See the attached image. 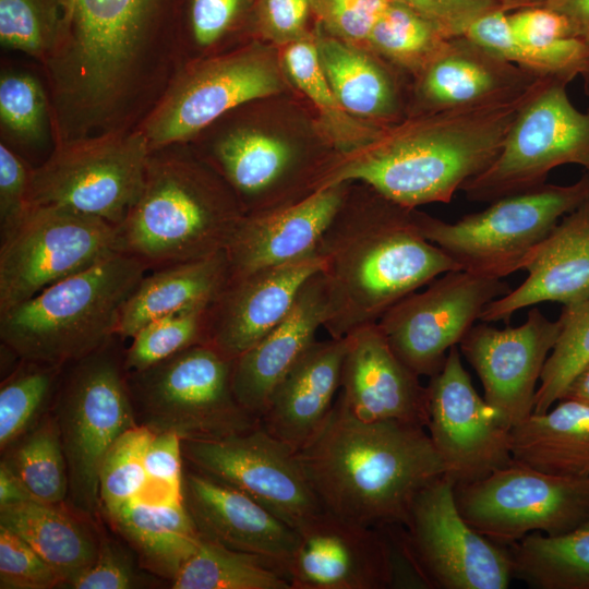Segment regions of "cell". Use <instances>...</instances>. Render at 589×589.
I'll return each mask as SVG.
<instances>
[{"instance_id":"cell-1","label":"cell","mask_w":589,"mask_h":589,"mask_svg":"<svg viewBox=\"0 0 589 589\" xmlns=\"http://www.w3.org/2000/svg\"><path fill=\"white\" fill-rule=\"evenodd\" d=\"M57 45L40 65L52 108L91 125L145 117L183 65L175 0H59Z\"/></svg>"},{"instance_id":"cell-2","label":"cell","mask_w":589,"mask_h":589,"mask_svg":"<svg viewBox=\"0 0 589 589\" xmlns=\"http://www.w3.org/2000/svg\"><path fill=\"white\" fill-rule=\"evenodd\" d=\"M414 211L370 187L357 205L346 195L315 248L323 260L321 275L328 300L323 328L329 337L344 338L377 323L407 294L460 269L421 235Z\"/></svg>"},{"instance_id":"cell-3","label":"cell","mask_w":589,"mask_h":589,"mask_svg":"<svg viewBox=\"0 0 589 589\" xmlns=\"http://www.w3.org/2000/svg\"><path fill=\"white\" fill-rule=\"evenodd\" d=\"M297 454L323 509L370 528L406 526L418 495L446 472L425 428L362 421L336 402Z\"/></svg>"},{"instance_id":"cell-4","label":"cell","mask_w":589,"mask_h":589,"mask_svg":"<svg viewBox=\"0 0 589 589\" xmlns=\"http://www.w3.org/2000/svg\"><path fill=\"white\" fill-rule=\"evenodd\" d=\"M540 80L515 99L418 116L386 131L376 142L340 159L325 187L361 182L409 208L449 203L496 158Z\"/></svg>"},{"instance_id":"cell-5","label":"cell","mask_w":589,"mask_h":589,"mask_svg":"<svg viewBox=\"0 0 589 589\" xmlns=\"http://www.w3.org/2000/svg\"><path fill=\"white\" fill-rule=\"evenodd\" d=\"M185 146L151 151L142 192L117 227L119 252L149 271L226 250L245 217L223 177L192 159Z\"/></svg>"},{"instance_id":"cell-6","label":"cell","mask_w":589,"mask_h":589,"mask_svg":"<svg viewBox=\"0 0 589 589\" xmlns=\"http://www.w3.org/2000/svg\"><path fill=\"white\" fill-rule=\"evenodd\" d=\"M148 271L116 252L0 313L1 341L25 361H79L117 336L122 310Z\"/></svg>"},{"instance_id":"cell-7","label":"cell","mask_w":589,"mask_h":589,"mask_svg":"<svg viewBox=\"0 0 589 589\" xmlns=\"http://www.w3.org/2000/svg\"><path fill=\"white\" fill-rule=\"evenodd\" d=\"M589 197V172L568 185L545 183L491 202L478 213L448 223L414 211L421 235L460 269L503 279L522 269L529 254L557 223Z\"/></svg>"},{"instance_id":"cell-8","label":"cell","mask_w":589,"mask_h":589,"mask_svg":"<svg viewBox=\"0 0 589 589\" xmlns=\"http://www.w3.org/2000/svg\"><path fill=\"white\" fill-rule=\"evenodd\" d=\"M233 361L199 344L128 373L141 425L154 433L173 432L181 440L219 438L259 426L260 418L233 393Z\"/></svg>"},{"instance_id":"cell-9","label":"cell","mask_w":589,"mask_h":589,"mask_svg":"<svg viewBox=\"0 0 589 589\" xmlns=\"http://www.w3.org/2000/svg\"><path fill=\"white\" fill-rule=\"evenodd\" d=\"M117 339L72 363L56 406L70 498L76 509L88 515L100 503L99 471L107 452L137 425L124 353L118 352Z\"/></svg>"},{"instance_id":"cell-10","label":"cell","mask_w":589,"mask_h":589,"mask_svg":"<svg viewBox=\"0 0 589 589\" xmlns=\"http://www.w3.org/2000/svg\"><path fill=\"white\" fill-rule=\"evenodd\" d=\"M149 153L139 129L58 143L32 168L28 204L68 208L117 228L142 192Z\"/></svg>"},{"instance_id":"cell-11","label":"cell","mask_w":589,"mask_h":589,"mask_svg":"<svg viewBox=\"0 0 589 589\" xmlns=\"http://www.w3.org/2000/svg\"><path fill=\"white\" fill-rule=\"evenodd\" d=\"M572 81L543 76L519 110L496 158L460 190L468 200L493 202L545 184L562 165L589 172V108L578 110L567 93Z\"/></svg>"},{"instance_id":"cell-12","label":"cell","mask_w":589,"mask_h":589,"mask_svg":"<svg viewBox=\"0 0 589 589\" xmlns=\"http://www.w3.org/2000/svg\"><path fill=\"white\" fill-rule=\"evenodd\" d=\"M454 493L464 519L504 545L534 531L555 537L589 522V476H560L514 461L454 486Z\"/></svg>"},{"instance_id":"cell-13","label":"cell","mask_w":589,"mask_h":589,"mask_svg":"<svg viewBox=\"0 0 589 589\" xmlns=\"http://www.w3.org/2000/svg\"><path fill=\"white\" fill-rule=\"evenodd\" d=\"M119 252L117 228L68 208L31 205L0 244V313Z\"/></svg>"},{"instance_id":"cell-14","label":"cell","mask_w":589,"mask_h":589,"mask_svg":"<svg viewBox=\"0 0 589 589\" xmlns=\"http://www.w3.org/2000/svg\"><path fill=\"white\" fill-rule=\"evenodd\" d=\"M280 88L277 68L254 49L187 63L136 129L151 151L190 143L223 116Z\"/></svg>"},{"instance_id":"cell-15","label":"cell","mask_w":589,"mask_h":589,"mask_svg":"<svg viewBox=\"0 0 589 589\" xmlns=\"http://www.w3.org/2000/svg\"><path fill=\"white\" fill-rule=\"evenodd\" d=\"M510 290L502 279L450 271L428 284L425 290L400 299L376 324L410 370L432 377L484 308Z\"/></svg>"},{"instance_id":"cell-16","label":"cell","mask_w":589,"mask_h":589,"mask_svg":"<svg viewBox=\"0 0 589 589\" xmlns=\"http://www.w3.org/2000/svg\"><path fill=\"white\" fill-rule=\"evenodd\" d=\"M454 486L444 476L425 488L406 525L428 589H506L514 578L509 548L481 534L464 519Z\"/></svg>"},{"instance_id":"cell-17","label":"cell","mask_w":589,"mask_h":589,"mask_svg":"<svg viewBox=\"0 0 589 589\" xmlns=\"http://www.w3.org/2000/svg\"><path fill=\"white\" fill-rule=\"evenodd\" d=\"M183 459L248 494L293 527L324 512L297 452L262 425L219 438L182 440Z\"/></svg>"},{"instance_id":"cell-18","label":"cell","mask_w":589,"mask_h":589,"mask_svg":"<svg viewBox=\"0 0 589 589\" xmlns=\"http://www.w3.org/2000/svg\"><path fill=\"white\" fill-rule=\"evenodd\" d=\"M429 435L454 485L484 479L514 462L509 430L479 396L454 346L430 377Z\"/></svg>"},{"instance_id":"cell-19","label":"cell","mask_w":589,"mask_h":589,"mask_svg":"<svg viewBox=\"0 0 589 589\" xmlns=\"http://www.w3.org/2000/svg\"><path fill=\"white\" fill-rule=\"evenodd\" d=\"M561 329L560 317L551 321L532 308L519 326L500 329L482 322L459 342L482 383L484 400L508 429L533 413L537 384Z\"/></svg>"},{"instance_id":"cell-20","label":"cell","mask_w":589,"mask_h":589,"mask_svg":"<svg viewBox=\"0 0 589 589\" xmlns=\"http://www.w3.org/2000/svg\"><path fill=\"white\" fill-rule=\"evenodd\" d=\"M287 565L291 589H390L386 542L377 528L327 512L297 528Z\"/></svg>"},{"instance_id":"cell-21","label":"cell","mask_w":589,"mask_h":589,"mask_svg":"<svg viewBox=\"0 0 589 589\" xmlns=\"http://www.w3.org/2000/svg\"><path fill=\"white\" fill-rule=\"evenodd\" d=\"M322 267L314 250L292 262L228 279L207 308L205 344L237 359L287 316L303 285Z\"/></svg>"},{"instance_id":"cell-22","label":"cell","mask_w":589,"mask_h":589,"mask_svg":"<svg viewBox=\"0 0 589 589\" xmlns=\"http://www.w3.org/2000/svg\"><path fill=\"white\" fill-rule=\"evenodd\" d=\"M336 404L362 421L395 420L420 425L429 423V390L393 351L377 324L346 336Z\"/></svg>"},{"instance_id":"cell-23","label":"cell","mask_w":589,"mask_h":589,"mask_svg":"<svg viewBox=\"0 0 589 589\" xmlns=\"http://www.w3.org/2000/svg\"><path fill=\"white\" fill-rule=\"evenodd\" d=\"M416 117L515 99L541 77L466 35L449 37L416 75Z\"/></svg>"},{"instance_id":"cell-24","label":"cell","mask_w":589,"mask_h":589,"mask_svg":"<svg viewBox=\"0 0 589 589\" xmlns=\"http://www.w3.org/2000/svg\"><path fill=\"white\" fill-rule=\"evenodd\" d=\"M182 495L201 537L263 556L286 570L297 530L261 503L196 470L183 476Z\"/></svg>"},{"instance_id":"cell-25","label":"cell","mask_w":589,"mask_h":589,"mask_svg":"<svg viewBox=\"0 0 589 589\" xmlns=\"http://www.w3.org/2000/svg\"><path fill=\"white\" fill-rule=\"evenodd\" d=\"M350 183L327 185L290 206L245 216L226 248L228 279L313 252L341 207Z\"/></svg>"},{"instance_id":"cell-26","label":"cell","mask_w":589,"mask_h":589,"mask_svg":"<svg viewBox=\"0 0 589 589\" xmlns=\"http://www.w3.org/2000/svg\"><path fill=\"white\" fill-rule=\"evenodd\" d=\"M527 278L507 294L490 302L479 321L509 318L542 302L574 305L589 298V197L565 215L529 254Z\"/></svg>"},{"instance_id":"cell-27","label":"cell","mask_w":589,"mask_h":589,"mask_svg":"<svg viewBox=\"0 0 589 589\" xmlns=\"http://www.w3.org/2000/svg\"><path fill=\"white\" fill-rule=\"evenodd\" d=\"M347 349V337L315 340L273 389L260 417L262 428L302 449L332 412Z\"/></svg>"},{"instance_id":"cell-28","label":"cell","mask_w":589,"mask_h":589,"mask_svg":"<svg viewBox=\"0 0 589 589\" xmlns=\"http://www.w3.org/2000/svg\"><path fill=\"white\" fill-rule=\"evenodd\" d=\"M327 316L328 300L320 271L303 285L287 316L235 359L232 388L248 411L262 416L273 389L314 344Z\"/></svg>"},{"instance_id":"cell-29","label":"cell","mask_w":589,"mask_h":589,"mask_svg":"<svg viewBox=\"0 0 589 589\" xmlns=\"http://www.w3.org/2000/svg\"><path fill=\"white\" fill-rule=\"evenodd\" d=\"M209 161L236 194L245 216H254L281 208L279 193L296 171L297 154L280 137L236 127L212 143Z\"/></svg>"},{"instance_id":"cell-30","label":"cell","mask_w":589,"mask_h":589,"mask_svg":"<svg viewBox=\"0 0 589 589\" xmlns=\"http://www.w3.org/2000/svg\"><path fill=\"white\" fill-rule=\"evenodd\" d=\"M228 276L226 250L154 269L142 278L125 303L117 336L131 339L154 320L208 306L225 287Z\"/></svg>"},{"instance_id":"cell-31","label":"cell","mask_w":589,"mask_h":589,"mask_svg":"<svg viewBox=\"0 0 589 589\" xmlns=\"http://www.w3.org/2000/svg\"><path fill=\"white\" fill-rule=\"evenodd\" d=\"M515 462L540 471L589 476V405L560 399L554 408L531 413L509 430Z\"/></svg>"},{"instance_id":"cell-32","label":"cell","mask_w":589,"mask_h":589,"mask_svg":"<svg viewBox=\"0 0 589 589\" xmlns=\"http://www.w3.org/2000/svg\"><path fill=\"white\" fill-rule=\"evenodd\" d=\"M315 44L325 76L347 112L381 122L399 117L400 89L390 69L334 36H317Z\"/></svg>"},{"instance_id":"cell-33","label":"cell","mask_w":589,"mask_h":589,"mask_svg":"<svg viewBox=\"0 0 589 589\" xmlns=\"http://www.w3.org/2000/svg\"><path fill=\"white\" fill-rule=\"evenodd\" d=\"M0 526L27 542L70 584L97 558L91 532L58 504L37 500L0 507Z\"/></svg>"},{"instance_id":"cell-34","label":"cell","mask_w":589,"mask_h":589,"mask_svg":"<svg viewBox=\"0 0 589 589\" xmlns=\"http://www.w3.org/2000/svg\"><path fill=\"white\" fill-rule=\"evenodd\" d=\"M110 518L137 550L144 563L152 570L171 579L201 541L183 500H136Z\"/></svg>"},{"instance_id":"cell-35","label":"cell","mask_w":589,"mask_h":589,"mask_svg":"<svg viewBox=\"0 0 589 589\" xmlns=\"http://www.w3.org/2000/svg\"><path fill=\"white\" fill-rule=\"evenodd\" d=\"M513 577L534 589H589V522L561 534L531 532L507 545Z\"/></svg>"},{"instance_id":"cell-36","label":"cell","mask_w":589,"mask_h":589,"mask_svg":"<svg viewBox=\"0 0 589 589\" xmlns=\"http://www.w3.org/2000/svg\"><path fill=\"white\" fill-rule=\"evenodd\" d=\"M173 589H291L286 570L260 555L201 537L172 579Z\"/></svg>"},{"instance_id":"cell-37","label":"cell","mask_w":589,"mask_h":589,"mask_svg":"<svg viewBox=\"0 0 589 589\" xmlns=\"http://www.w3.org/2000/svg\"><path fill=\"white\" fill-rule=\"evenodd\" d=\"M466 36L505 60L537 75L579 76L589 53V43L567 37L545 45H534L514 36L507 14L497 8L476 20Z\"/></svg>"},{"instance_id":"cell-38","label":"cell","mask_w":589,"mask_h":589,"mask_svg":"<svg viewBox=\"0 0 589 589\" xmlns=\"http://www.w3.org/2000/svg\"><path fill=\"white\" fill-rule=\"evenodd\" d=\"M284 62L290 79L318 109L339 148L358 152L386 132L382 127L356 122L341 107L322 69L315 40L303 37L287 45Z\"/></svg>"},{"instance_id":"cell-39","label":"cell","mask_w":589,"mask_h":589,"mask_svg":"<svg viewBox=\"0 0 589 589\" xmlns=\"http://www.w3.org/2000/svg\"><path fill=\"white\" fill-rule=\"evenodd\" d=\"M1 142L16 149L52 144L45 83L32 72L7 68L0 75Z\"/></svg>"},{"instance_id":"cell-40","label":"cell","mask_w":589,"mask_h":589,"mask_svg":"<svg viewBox=\"0 0 589 589\" xmlns=\"http://www.w3.org/2000/svg\"><path fill=\"white\" fill-rule=\"evenodd\" d=\"M2 462L38 501L59 504L69 493L68 466L56 418L43 419Z\"/></svg>"},{"instance_id":"cell-41","label":"cell","mask_w":589,"mask_h":589,"mask_svg":"<svg viewBox=\"0 0 589 589\" xmlns=\"http://www.w3.org/2000/svg\"><path fill=\"white\" fill-rule=\"evenodd\" d=\"M447 38L411 8L389 0L372 27L366 45L395 67L416 75L441 50Z\"/></svg>"},{"instance_id":"cell-42","label":"cell","mask_w":589,"mask_h":589,"mask_svg":"<svg viewBox=\"0 0 589 589\" xmlns=\"http://www.w3.org/2000/svg\"><path fill=\"white\" fill-rule=\"evenodd\" d=\"M560 318L562 329L545 361L533 413L545 412L557 402L572 380L589 362V298L565 305Z\"/></svg>"},{"instance_id":"cell-43","label":"cell","mask_w":589,"mask_h":589,"mask_svg":"<svg viewBox=\"0 0 589 589\" xmlns=\"http://www.w3.org/2000/svg\"><path fill=\"white\" fill-rule=\"evenodd\" d=\"M59 0H0V43L39 67L53 51L61 29Z\"/></svg>"},{"instance_id":"cell-44","label":"cell","mask_w":589,"mask_h":589,"mask_svg":"<svg viewBox=\"0 0 589 589\" xmlns=\"http://www.w3.org/2000/svg\"><path fill=\"white\" fill-rule=\"evenodd\" d=\"M153 435L148 428L137 424L107 452L99 471V497L109 517L144 492L145 454Z\"/></svg>"},{"instance_id":"cell-45","label":"cell","mask_w":589,"mask_h":589,"mask_svg":"<svg viewBox=\"0 0 589 589\" xmlns=\"http://www.w3.org/2000/svg\"><path fill=\"white\" fill-rule=\"evenodd\" d=\"M207 308L170 314L143 326L124 351L127 372L143 371L187 348L205 344Z\"/></svg>"},{"instance_id":"cell-46","label":"cell","mask_w":589,"mask_h":589,"mask_svg":"<svg viewBox=\"0 0 589 589\" xmlns=\"http://www.w3.org/2000/svg\"><path fill=\"white\" fill-rule=\"evenodd\" d=\"M25 361V360H23ZM1 385L0 389V447L3 450L25 434L48 400L60 369L25 361Z\"/></svg>"},{"instance_id":"cell-47","label":"cell","mask_w":589,"mask_h":589,"mask_svg":"<svg viewBox=\"0 0 589 589\" xmlns=\"http://www.w3.org/2000/svg\"><path fill=\"white\" fill-rule=\"evenodd\" d=\"M61 584L53 568L27 542L0 526L2 589H49Z\"/></svg>"},{"instance_id":"cell-48","label":"cell","mask_w":589,"mask_h":589,"mask_svg":"<svg viewBox=\"0 0 589 589\" xmlns=\"http://www.w3.org/2000/svg\"><path fill=\"white\" fill-rule=\"evenodd\" d=\"M182 440L173 432L154 433L146 454V486L139 500H183Z\"/></svg>"},{"instance_id":"cell-49","label":"cell","mask_w":589,"mask_h":589,"mask_svg":"<svg viewBox=\"0 0 589 589\" xmlns=\"http://www.w3.org/2000/svg\"><path fill=\"white\" fill-rule=\"evenodd\" d=\"M389 0H311L321 26L347 43L366 44L375 22Z\"/></svg>"},{"instance_id":"cell-50","label":"cell","mask_w":589,"mask_h":589,"mask_svg":"<svg viewBox=\"0 0 589 589\" xmlns=\"http://www.w3.org/2000/svg\"><path fill=\"white\" fill-rule=\"evenodd\" d=\"M33 166L17 152L0 143V237L22 220L27 209Z\"/></svg>"},{"instance_id":"cell-51","label":"cell","mask_w":589,"mask_h":589,"mask_svg":"<svg viewBox=\"0 0 589 589\" xmlns=\"http://www.w3.org/2000/svg\"><path fill=\"white\" fill-rule=\"evenodd\" d=\"M422 15L444 36L465 35L480 16L500 8L498 0H397Z\"/></svg>"},{"instance_id":"cell-52","label":"cell","mask_w":589,"mask_h":589,"mask_svg":"<svg viewBox=\"0 0 589 589\" xmlns=\"http://www.w3.org/2000/svg\"><path fill=\"white\" fill-rule=\"evenodd\" d=\"M311 0H261L257 23L261 33L277 44H291L304 37Z\"/></svg>"},{"instance_id":"cell-53","label":"cell","mask_w":589,"mask_h":589,"mask_svg":"<svg viewBox=\"0 0 589 589\" xmlns=\"http://www.w3.org/2000/svg\"><path fill=\"white\" fill-rule=\"evenodd\" d=\"M69 585L75 589H129L135 586V574L128 556L105 542L95 562Z\"/></svg>"},{"instance_id":"cell-54","label":"cell","mask_w":589,"mask_h":589,"mask_svg":"<svg viewBox=\"0 0 589 589\" xmlns=\"http://www.w3.org/2000/svg\"><path fill=\"white\" fill-rule=\"evenodd\" d=\"M506 14L512 33L521 41L545 45L574 37L568 21L544 5L520 8Z\"/></svg>"},{"instance_id":"cell-55","label":"cell","mask_w":589,"mask_h":589,"mask_svg":"<svg viewBox=\"0 0 589 589\" xmlns=\"http://www.w3.org/2000/svg\"><path fill=\"white\" fill-rule=\"evenodd\" d=\"M242 0H191L190 24L195 45L208 48L233 24Z\"/></svg>"},{"instance_id":"cell-56","label":"cell","mask_w":589,"mask_h":589,"mask_svg":"<svg viewBox=\"0 0 589 589\" xmlns=\"http://www.w3.org/2000/svg\"><path fill=\"white\" fill-rule=\"evenodd\" d=\"M542 5L562 14L572 35L589 43V0H546Z\"/></svg>"},{"instance_id":"cell-57","label":"cell","mask_w":589,"mask_h":589,"mask_svg":"<svg viewBox=\"0 0 589 589\" xmlns=\"http://www.w3.org/2000/svg\"><path fill=\"white\" fill-rule=\"evenodd\" d=\"M36 500L17 477L1 461L0 507ZM38 501V500H37Z\"/></svg>"},{"instance_id":"cell-58","label":"cell","mask_w":589,"mask_h":589,"mask_svg":"<svg viewBox=\"0 0 589 589\" xmlns=\"http://www.w3.org/2000/svg\"><path fill=\"white\" fill-rule=\"evenodd\" d=\"M561 399L589 405V362L572 380Z\"/></svg>"},{"instance_id":"cell-59","label":"cell","mask_w":589,"mask_h":589,"mask_svg":"<svg viewBox=\"0 0 589 589\" xmlns=\"http://www.w3.org/2000/svg\"><path fill=\"white\" fill-rule=\"evenodd\" d=\"M546 0H498L500 8L504 12H510L520 8L542 5Z\"/></svg>"},{"instance_id":"cell-60","label":"cell","mask_w":589,"mask_h":589,"mask_svg":"<svg viewBox=\"0 0 589 589\" xmlns=\"http://www.w3.org/2000/svg\"><path fill=\"white\" fill-rule=\"evenodd\" d=\"M579 76L581 77V81H582L584 92L589 97V53Z\"/></svg>"}]
</instances>
